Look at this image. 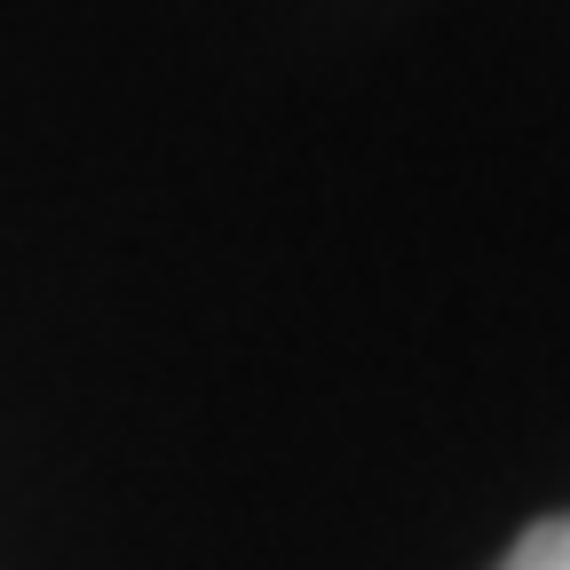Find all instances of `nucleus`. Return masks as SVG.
Segmentation results:
<instances>
[{"instance_id":"1","label":"nucleus","mask_w":570,"mask_h":570,"mask_svg":"<svg viewBox=\"0 0 570 570\" xmlns=\"http://www.w3.org/2000/svg\"><path fill=\"white\" fill-rule=\"evenodd\" d=\"M499 570H570V515H547L531 523L508 554H499Z\"/></svg>"}]
</instances>
